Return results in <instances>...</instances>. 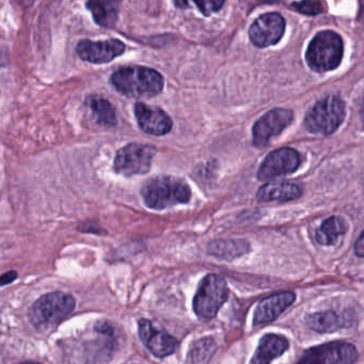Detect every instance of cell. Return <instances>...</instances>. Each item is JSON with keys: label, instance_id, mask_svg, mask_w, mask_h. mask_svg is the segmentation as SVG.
I'll return each instance as SVG.
<instances>
[{"label": "cell", "instance_id": "6da1fadb", "mask_svg": "<svg viewBox=\"0 0 364 364\" xmlns=\"http://www.w3.org/2000/svg\"><path fill=\"white\" fill-rule=\"evenodd\" d=\"M110 82L118 92L127 97H153L164 89V77L156 70L151 68L124 67L117 70Z\"/></svg>", "mask_w": 364, "mask_h": 364}, {"label": "cell", "instance_id": "7a4b0ae2", "mask_svg": "<svg viewBox=\"0 0 364 364\" xmlns=\"http://www.w3.org/2000/svg\"><path fill=\"white\" fill-rule=\"evenodd\" d=\"M144 203L152 210H165L178 204L188 203L191 187L182 178L161 176L150 178L141 189Z\"/></svg>", "mask_w": 364, "mask_h": 364}, {"label": "cell", "instance_id": "3957f363", "mask_svg": "<svg viewBox=\"0 0 364 364\" xmlns=\"http://www.w3.org/2000/svg\"><path fill=\"white\" fill-rule=\"evenodd\" d=\"M76 300L71 294L53 291L41 296L28 311L31 325L37 329H54L74 310Z\"/></svg>", "mask_w": 364, "mask_h": 364}, {"label": "cell", "instance_id": "277c9868", "mask_svg": "<svg viewBox=\"0 0 364 364\" xmlns=\"http://www.w3.org/2000/svg\"><path fill=\"white\" fill-rule=\"evenodd\" d=\"M229 297V287L223 277L216 274H206L193 296V309L200 321H210L218 314L219 310Z\"/></svg>", "mask_w": 364, "mask_h": 364}, {"label": "cell", "instance_id": "5b68a950", "mask_svg": "<svg viewBox=\"0 0 364 364\" xmlns=\"http://www.w3.org/2000/svg\"><path fill=\"white\" fill-rule=\"evenodd\" d=\"M342 38L333 31H321L313 38L306 50V60L315 72L332 71L343 57Z\"/></svg>", "mask_w": 364, "mask_h": 364}, {"label": "cell", "instance_id": "8992f818", "mask_svg": "<svg viewBox=\"0 0 364 364\" xmlns=\"http://www.w3.org/2000/svg\"><path fill=\"white\" fill-rule=\"evenodd\" d=\"M345 118V104L330 95L317 102L306 114L304 127L315 135L328 136L336 131Z\"/></svg>", "mask_w": 364, "mask_h": 364}, {"label": "cell", "instance_id": "52a82bcc", "mask_svg": "<svg viewBox=\"0 0 364 364\" xmlns=\"http://www.w3.org/2000/svg\"><path fill=\"white\" fill-rule=\"evenodd\" d=\"M154 155L155 149L148 144H127L117 152L114 170L124 176L148 173Z\"/></svg>", "mask_w": 364, "mask_h": 364}, {"label": "cell", "instance_id": "ba28073f", "mask_svg": "<svg viewBox=\"0 0 364 364\" xmlns=\"http://www.w3.org/2000/svg\"><path fill=\"white\" fill-rule=\"evenodd\" d=\"M358 355L350 343L330 342L309 348L296 364H355Z\"/></svg>", "mask_w": 364, "mask_h": 364}, {"label": "cell", "instance_id": "9c48e42d", "mask_svg": "<svg viewBox=\"0 0 364 364\" xmlns=\"http://www.w3.org/2000/svg\"><path fill=\"white\" fill-rule=\"evenodd\" d=\"M294 114L291 110L276 108L266 112L253 127V144L257 148H265L270 140L280 135L291 124Z\"/></svg>", "mask_w": 364, "mask_h": 364}, {"label": "cell", "instance_id": "30bf717a", "mask_svg": "<svg viewBox=\"0 0 364 364\" xmlns=\"http://www.w3.org/2000/svg\"><path fill=\"white\" fill-rule=\"evenodd\" d=\"M138 334L142 344L155 357H169L178 349V341L166 330L157 328L149 319L138 321Z\"/></svg>", "mask_w": 364, "mask_h": 364}, {"label": "cell", "instance_id": "8fae6325", "mask_svg": "<svg viewBox=\"0 0 364 364\" xmlns=\"http://www.w3.org/2000/svg\"><path fill=\"white\" fill-rule=\"evenodd\" d=\"M301 157L297 151L291 148H282L270 153L257 171L259 181L272 180L278 176L293 173L299 168Z\"/></svg>", "mask_w": 364, "mask_h": 364}, {"label": "cell", "instance_id": "7c38bea8", "mask_svg": "<svg viewBox=\"0 0 364 364\" xmlns=\"http://www.w3.org/2000/svg\"><path fill=\"white\" fill-rule=\"evenodd\" d=\"M285 31V21L280 14H266L255 21L249 29L251 42L257 48H267L280 41Z\"/></svg>", "mask_w": 364, "mask_h": 364}, {"label": "cell", "instance_id": "4fadbf2b", "mask_svg": "<svg viewBox=\"0 0 364 364\" xmlns=\"http://www.w3.org/2000/svg\"><path fill=\"white\" fill-rule=\"evenodd\" d=\"M125 52V44L118 39H108L104 41L82 40L76 46V53L82 60L102 65L114 60Z\"/></svg>", "mask_w": 364, "mask_h": 364}, {"label": "cell", "instance_id": "5bb4252c", "mask_svg": "<svg viewBox=\"0 0 364 364\" xmlns=\"http://www.w3.org/2000/svg\"><path fill=\"white\" fill-rule=\"evenodd\" d=\"M135 116L140 129L149 135L164 136L171 132V118L161 108L137 103Z\"/></svg>", "mask_w": 364, "mask_h": 364}, {"label": "cell", "instance_id": "9a60e30c", "mask_svg": "<svg viewBox=\"0 0 364 364\" xmlns=\"http://www.w3.org/2000/svg\"><path fill=\"white\" fill-rule=\"evenodd\" d=\"M295 300L296 294L293 291H281L264 298L255 306V313H253V325L259 326L272 323L287 308H289Z\"/></svg>", "mask_w": 364, "mask_h": 364}, {"label": "cell", "instance_id": "2e32d148", "mask_svg": "<svg viewBox=\"0 0 364 364\" xmlns=\"http://www.w3.org/2000/svg\"><path fill=\"white\" fill-rule=\"evenodd\" d=\"M289 342L280 334L268 333L259 338L250 364H272L289 349Z\"/></svg>", "mask_w": 364, "mask_h": 364}, {"label": "cell", "instance_id": "e0dca14e", "mask_svg": "<svg viewBox=\"0 0 364 364\" xmlns=\"http://www.w3.org/2000/svg\"><path fill=\"white\" fill-rule=\"evenodd\" d=\"M309 327L318 333H331L342 328L350 327L353 319L346 313H338V311L328 310L313 313L306 317Z\"/></svg>", "mask_w": 364, "mask_h": 364}, {"label": "cell", "instance_id": "ac0fdd59", "mask_svg": "<svg viewBox=\"0 0 364 364\" xmlns=\"http://www.w3.org/2000/svg\"><path fill=\"white\" fill-rule=\"evenodd\" d=\"M302 195V189L291 182H272L259 189L257 198L261 202L291 201Z\"/></svg>", "mask_w": 364, "mask_h": 364}, {"label": "cell", "instance_id": "d6986e66", "mask_svg": "<svg viewBox=\"0 0 364 364\" xmlns=\"http://www.w3.org/2000/svg\"><path fill=\"white\" fill-rule=\"evenodd\" d=\"M249 244L242 240H218L208 245V253L221 259H236L248 253Z\"/></svg>", "mask_w": 364, "mask_h": 364}, {"label": "cell", "instance_id": "ffe728a7", "mask_svg": "<svg viewBox=\"0 0 364 364\" xmlns=\"http://www.w3.org/2000/svg\"><path fill=\"white\" fill-rule=\"evenodd\" d=\"M347 223L342 217L332 216L326 219L317 229L316 242L323 246H332L338 242V237L347 232Z\"/></svg>", "mask_w": 364, "mask_h": 364}, {"label": "cell", "instance_id": "44dd1931", "mask_svg": "<svg viewBox=\"0 0 364 364\" xmlns=\"http://www.w3.org/2000/svg\"><path fill=\"white\" fill-rule=\"evenodd\" d=\"M89 11L92 14L93 20L100 26H114L118 21V4L110 1H88L86 4Z\"/></svg>", "mask_w": 364, "mask_h": 364}, {"label": "cell", "instance_id": "7402d4cb", "mask_svg": "<svg viewBox=\"0 0 364 364\" xmlns=\"http://www.w3.org/2000/svg\"><path fill=\"white\" fill-rule=\"evenodd\" d=\"M217 350V343L212 336L196 340L191 343L187 353V361L191 364H208Z\"/></svg>", "mask_w": 364, "mask_h": 364}, {"label": "cell", "instance_id": "603a6c76", "mask_svg": "<svg viewBox=\"0 0 364 364\" xmlns=\"http://www.w3.org/2000/svg\"><path fill=\"white\" fill-rule=\"evenodd\" d=\"M88 104L100 124L104 127L116 125V109L109 101L102 97H93L89 99Z\"/></svg>", "mask_w": 364, "mask_h": 364}, {"label": "cell", "instance_id": "cb8c5ba5", "mask_svg": "<svg viewBox=\"0 0 364 364\" xmlns=\"http://www.w3.org/2000/svg\"><path fill=\"white\" fill-rule=\"evenodd\" d=\"M293 8L300 14L306 16H316L323 11V5L319 1H304V3L293 4Z\"/></svg>", "mask_w": 364, "mask_h": 364}, {"label": "cell", "instance_id": "d4e9b609", "mask_svg": "<svg viewBox=\"0 0 364 364\" xmlns=\"http://www.w3.org/2000/svg\"><path fill=\"white\" fill-rule=\"evenodd\" d=\"M196 6L199 8L200 11L202 12V14L205 16H210L213 12H217L218 10L221 9L225 3L223 1H203V3H200V1H196Z\"/></svg>", "mask_w": 364, "mask_h": 364}, {"label": "cell", "instance_id": "484cf974", "mask_svg": "<svg viewBox=\"0 0 364 364\" xmlns=\"http://www.w3.org/2000/svg\"><path fill=\"white\" fill-rule=\"evenodd\" d=\"M18 278V274L16 270H9V272H5L3 276L0 277V285L6 287V285L11 284Z\"/></svg>", "mask_w": 364, "mask_h": 364}, {"label": "cell", "instance_id": "4316f807", "mask_svg": "<svg viewBox=\"0 0 364 364\" xmlns=\"http://www.w3.org/2000/svg\"><path fill=\"white\" fill-rule=\"evenodd\" d=\"M355 253L357 257H364V231L362 232L361 235L358 238L357 242H355Z\"/></svg>", "mask_w": 364, "mask_h": 364}, {"label": "cell", "instance_id": "83f0119b", "mask_svg": "<svg viewBox=\"0 0 364 364\" xmlns=\"http://www.w3.org/2000/svg\"><path fill=\"white\" fill-rule=\"evenodd\" d=\"M18 364H41V363H39V362H35V361H24V362H21V363H18Z\"/></svg>", "mask_w": 364, "mask_h": 364}]
</instances>
